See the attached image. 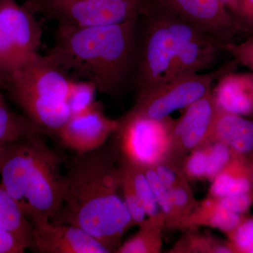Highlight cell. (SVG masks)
I'll return each instance as SVG.
<instances>
[{
	"instance_id": "obj_1",
	"label": "cell",
	"mask_w": 253,
	"mask_h": 253,
	"mask_svg": "<svg viewBox=\"0 0 253 253\" xmlns=\"http://www.w3.org/2000/svg\"><path fill=\"white\" fill-rule=\"evenodd\" d=\"M121 176V155L112 136L99 149L76 154L66 166L62 206L50 221L78 226L116 252L134 226L119 195Z\"/></svg>"
},
{
	"instance_id": "obj_2",
	"label": "cell",
	"mask_w": 253,
	"mask_h": 253,
	"mask_svg": "<svg viewBox=\"0 0 253 253\" xmlns=\"http://www.w3.org/2000/svg\"><path fill=\"white\" fill-rule=\"evenodd\" d=\"M140 18L97 27L58 28L46 55L70 78L91 82L99 92L118 96L134 77Z\"/></svg>"
},
{
	"instance_id": "obj_3",
	"label": "cell",
	"mask_w": 253,
	"mask_h": 253,
	"mask_svg": "<svg viewBox=\"0 0 253 253\" xmlns=\"http://www.w3.org/2000/svg\"><path fill=\"white\" fill-rule=\"evenodd\" d=\"M44 136L0 144L1 183L33 225L57 214L66 186L62 156Z\"/></svg>"
},
{
	"instance_id": "obj_4",
	"label": "cell",
	"mask_w": 253,
	"mask_h": 253,
	"mask_svg": "<svg viewBox=\"0 0 253 253\" xmlns=\"http://www.w3.org/2000/svg\"><path fill=\"white\" fill-rule=\"evenodd\" d=\"M23 6L58 28L73 29L117 24L140 18L149 0H25Z\"/></svg>"
},
{
	"instance_id": "obj_5",
	"label": "cell",
	"mask_w": 253,
	"mask_h": 253,
	"mask_svg": "<svg viewBox=\"0 0 253 253\" xmlns=\"http://www.w3.org/2000/svg\"><path fill=\"white\" fill-rule=\"evenodd\" d=\"M174 120L151 119L126 112L118 118L113 139L121 159L141 168L154 167L169 154Z\"/></svg>"
},
{
	"instance_id": "obj_6",
	"label": "cell",
	"mask_w": 253,
	"mask_h": 253,
	"mask_svg": "<svg viewBox=\"0 0 253 253\" xmlns=\"http://www.w3.org/2000/svg\"><path fill=\"white\" fill-rule=\"evenodd\" d=\"M235 60L214 71L195 73L174 78L161 85L137 94L135 104L128 112L151 119L168 117L177 110L184 109L209 92L214 82L234 71Z\"/></svg>"
},
{
	"instance_id": "obj_7",
	"label": "cell",
	"mask_w": 253,
	"mask_h": 253,
	"mask_svg": "<svg viewBox=\"0 0 253 253\" xmlns=\"http://www.w3.org/2000/svg\"><path fill=\"white\" fill-rule=\"evenodd\" d=\"M176 54L168 14L152 16L141 28L134 80L137 94L167 83Z\"/></svg>"
},
{
	"instance_id": "obj_8",
	"label": "cell",
	"mask_w": 253,
	"mask_h": 253,
	"mask_svg": "<svg viewBox=\"0 0 253 253\" xmlns=\"http://www.w3.org/2000/svg\"><path fill=\"white\" fill-rule=\"evenodd\" d=\"M42 35L35 14L23 4L0 0V61L7 75L38 53Z\"/></svg>"
},
{
	"instance_id": "obj_9",
	"label": "cell",
	"mask_w": 253,
	"mask_h": 253,
	"mask_svg": "<svg viewBox=\"0 0 253 253\" xmlns=\"http://www.w3.org/2000/svg\"><path fill=\"white\" fill-rule=\"evenodd\" d=\"M71 79L46 55L37 53L8 75L3 87L11 99L29 96L66 101Z\"/></svg>"
},
{
	"instance_id": "obj_10",
	"label": "cell",
	"mask_w": 253,
	"mask_h": 253,
	"mask_svg": "<svg viewBox=\"0 0 253 253\" xmlns=\"http://www.w3.org/2000/svg\"><path fill=\"white\" fill-rule=\"evenodd\" d=\"M162 9L212 37L221 45L241 31L235 16L220 0H156Z\"/></svg>"
},
{
	"instance_id": "obj_11",
	"label": "cell",
	"mask_w": 253,
	"mask_h": 253,
	"mask_svg": "<svg viewBox=\"0 0 253 253\" xmlns=\"http://www.w3.org/2000/svg\"><path fill=\"white\" fill-rule=\"evenodd\" d=\"M218 111L212 89L184 109L182 116L174 120L170 151L166 158L183 163L191 151L206 144Z\"/></svg>"
},
{
	"instance_id": "obj_12",
	"label": "cell",
	"mask_w": 253,
	"mask_h": 253,
	"mask_svg": "<svg viewBox=\"0 0 253 253\" xmlns=\"http://www.w3.org/2000/svg\"><path fill=\"white\" fill-rule=\"evenodd\" d=\"M118 125V119L106 116L101 103L96 101L85 112L71 116L56 136L66 149L84 154L104 146Z\"/></svg>"
},
{
	"instance_id": "obj_13",
	"label": "cell",
	"mask_w": 253,
	"mask_h": 253,
	"mask_svg": "<svg viewBox=\"0 0 253 253\" xmlns=\"http://www.w3.org/2000/svg\"><path fill=\"white\" fill-rule=\"evenodd\" d=\"M34 250L40 253H109L78 226L51 221L33 224Z\"/></svg>"
},
{
	"instance_id": "obj_14",
	"label": "cell",
	"mask_w": 253,
	"mask_h": 253,
	"mask_svg": "<svg viewBox=\"0 0 253 253\" xmlns=\"http://www.w3.org/2000/svg\"><path fill=\"white\" fill-rule=\"evenodd\" d=\"M221 49L217 40L203 32L198 33L178 47L168 81L211 68Z\"/></svg>"
},
{
	"instance_id": "obj_15",
	"label": "cell",
	"mask_w": 253,
	"mask_h": 253,
	"mask_svg": "<svg viewBox=\"0 0 253 253\" xmlns=\"http://www.w3.org/2000/svg\"><path fill=\"white\" fill-rule=\"evenodd\" d=\"M218 108L243 117L253 116V73L224 74L212 89Z\"/></svg>"
},
{
	"instance_id": "obj_16",
	"label": "cell",
	"mask_w": 253,
	"mask_h": 253,
	"mask_svg": "<svg viewBox=\"0 0 253 253\" xmlns=\"http://www.w3.org/2000/svg\"><path fill=\"white\" fill-rule=\"evenodd\" d=\"M214 141L225 143L234 154L251 157L253 153V121L219 109L207 143Z\"/></svg>"
},
{
	"instance_id": "obj_17",
	"label": "cell",
	"mask_w": 253,
	"mask_h": 253,
	"mask_svg": "<svg viewBox=\"0 0 253 253\" xmlns=\"http://www.w3.org/2000/svg\"><path fill=\"white\" fill-rule=\"evenodd\" d=\"M244 216L226 209L215 197L207 196L206 199L198 201L181 230H196L206 226L218 229L226 234L239 224Z\"/></svg>"
},
{
	"instance_id": "obj_18",
	"label": "cell",
	"mask_w": 253,
	"mask_h": 253,
	"mask_svg": "<svg viewBox=\"0 0 253 253\" xmlns=\"http://www.w3.org/2000/svg\"><path fill=\"white\" fill-rule=\"evenodd\" d=\"M251 158L242 155H233L229 163L211 181L212 184L208 196L222 197L252 189Z\"/></svg>"
},
{
	"instance_id": "obj_19",
	"label": "cell",
	"mask_w": 253,
	"mask_h": 253,
	"mask_svg": "<svg viewBox=\"0 0 253 253\" xmlns=\"http://www.w3.org/2000/svg\"><path fill=\"white\" fill-rule=\"evenodd\" d=\"M0 228L11 233L26 249L34 250L33 225L0 183Z\"/></svg>"
},
{
	"instance_id": "obj_20",
	"label": "cell",
	"mask_w": 253,
	"mask_h": 253,
	"mask_svg": "<svg viewBox=\"0 0 253 253\" xmlns=\"http://www.w3.org/2000/svg\"><path fill=\"white\" fill-rule=\"evenodd\" d=\"M164 221L146 218L139 231L116 250V253H159L163 246Z\"/></svg>"
},
{
	"instance_id": "obj_21",
	"label": "cell",
	"mask_w": 253,
	"mask_h": 253,
	"mask_svg": "<svg viewBox=\"0 0 253 253\" xmlns=\"http://www.w3.org/2000/svg\"><path fill=\"white\" fill-rule=\"evenodd\" d=\"M169 253H234L229 241L211 234L187 229Z\"/></svg>"
},
{
	"instance_id": "obj_22",
	"label": "cell",
	"mask_w": 253,
	"mask_h": 253,
	"mask_svg": "<svg viewBox=\"0 0 253 253\" xmlns=\"http://www.w3.org/2000/svg\"><path fill=\"white\" fill-rule=\"evenodd\" d=\"M39 133L44 134L24 115L18 114L10 109L7 103L0 106V144L25 139Z\"/></svg>"
},
{
	"instance_id": "obj_23",
	"label": "cell",
	"mask_w": 253,
	"mask_h": 253,
	"mask_svg": "<svg viewBox=\"0 0 253 253\" xmlns=\"http://www.w3.org/2000/svg\"><path fill=\"white\" fill-rule=\"evenodd\" d=\"M121 163L130 177L133 186L144 208L147 218L155 219V220L164 221L166 224L164 215L160 209L151 185L145 175L143 168L135 164L124 161L121 159Z\"/></svg>"
},
{
	"instance_id": "obj_24",
	"label": "cell",
	"mask_w": 253,
	"mask_h": 253,
	"mask_svg": "<svg viewBox=\"0 0 253 253\" xmlns=\"http://www.w3.org/2000/svg\"><path fill=\"white\" fill-rule=\"evenodd\" d=\"M142 168L154 192L160 209L164 215L165 220H166L165 228L172 229V230H176V229L180 230V225L176 215L175 206L173 203L172 196L169 190L163 184L154 168Z\"/></svg>"
},
{
	"instance_id": "obj_25",
	"label": "cell",
	"mask_w": 253,
	"mask_h": 253,
	"mask_svg": "<svg viewBox=\"0 0 253 253\" xmlns=\"http://www.w3.org/2000/svg\"><path fill=\"white\" fill-rule=\"evenodd\" d=\"M97 91L96 86L91 82L72 78L66 100L71 116L90 109L96 102L95 96Z\"/></svg>"
},
{
	"instance_id": "obj_26",
	"label": "cell",
	"mask_w": 253,
	"mask_h": 253,
	"mask_svg": "<svg viewBox=\"0 0 253 253\" xmlns=\"http://www.w3.org/2000/svg\"><path fill=\"white\" fill-rule=\"evenodd\" d=\"M204 146L206 150V179L212 181L234 154L228 145L221 141H211Z\"/></svg>"
},
{
	"instance_id": "obj_27",
	"label": "cell",
	"mask_w": 253,
	"mask_h": 253,
	"mask_svg": "<svg viewBox=\"0 0 253 253\" xmlns=\"http://www.w3.org/2000/svg\"><path fill=\"white\" fill-rule=\"evenodd\" d=\"M168 190L175 206L176 215L181 230L183 224L196 207L198 201L195 199L188 179L181 181Z\"/></svg>"
},
{
	"instance_id": "obj_28",
	"label": "cell",
	"mask_w": 253,
	"mask_h": 253,
	"mask_svg": "<svg viewBox=\"0 0 253 253\" xmlns=\"http://www.w3.org/2000/svg\"><path fill=\"white\" fill-rule=\"evenodd\" d=\"M121 191L126 208L130 214L134 226L140 225L146 219V213L136 194L129 174L123 167L121 163Z\"/></svg>"
},
{
	"instance_id": "obj_29",
	"label": "cell",
	"mask_w": 253,
	"mask_h": 253,
	"mask_svg": "<svg viewBox=\"0 0 253 253\" xmlns=\"http://www.w3.org/2000/svg\"><path fill=\"white\" fill-rule=\"evenodd\" d=\"M225 235L234 253H253V215H245Z\"/></svg>"
},
{
	"instance_id": "obj_30",
	"label": "cell",
	"mask_w": 253,
	"mask_h": 253,
	"mask_svg": "<svg viewBox=\"0 0 253 253\" xmlns=\"http://www.w3.org/2000/svg\"><path fill=\"white\" fill-rule=\"evenodd\" d=\"M183 169L189 181L206 179V150L204 145L193 150L186 156Z\"/></svg>"
},
{
	"instance_id": "obj_31",
	"label": "cell",
	"mask_w": 253,
	"mask_h": 253,
	"mask_svg": "<svg viewBox=\"0 0 253 253\" xmlns=\"http://www.w3.org/2000/svg\"><path fill=\"white\" fill-rule=\"evenodd\" d=\"M222 49L230 53L236 62L249 68L253 73V34L241 42L227 43L222 46Z\"/></svg>"
},
{
	"instance_id": "obj_32",
	"label": "cell",
	"mask_w": 253,
	"mask_h": 253,
	"mask_svg": "<svg viewBox=\"0 0 253 253\" xmlns=\"http://www.w3.org/2000/svg\"><path fill=\"white\" fill-rule=\"evenodd\" d=\"M223 207L236 214L246 215L253 205V190L240 194L215 197Z\"/></svg>"
},
{
	"instance_id": "obj_33",
	"label": "cell",
	"mask_w": 253,
	"mask_h": 253,
	"mask_svg": "<svg viewBox=\"0 0 253 253\" xmlns=\"http://www.w3.org/2000/svg\"><path fill=\"white\" fill-rule=\"evenodd\" d=\"M234 16L241 31L249 30L253 34V0H242Z\"/></svg>"
},
{
	"instance_id": "obj_34",
	"label": "cell",
	"mask_w": 253,
	"mask_h": 253,
	"mask_svg": "<svg viewBox=\"0 0 253 253\" xmlns=\"http://www.w3.org/2000/svg\"><path fill=\"white\" fill-rule=\"evenodd\" d=\"M26 250L11 233L0 228V253H24Z\"/></svg>"
},
{
	"instance_id": "obj_35",
	"label": "cell",
	"mask_w": 253,
	"mask_h": 253,
	"mask_svg": "<svg viewBox=\"0 0 253 253\" xmlns=\"http://www.w3.org/2000/svg\"><path fill=\"white\" fill-rule=\"evenodd\" d=\"M220 1L225 6L226 9L234 16L237 12L242 0H220Z\"/></svg>"
},
{
	"instance_id": "obj_36",
	"label": "cell",
	"mask_w": 253,
	"mask_h": 253,
	"mask_svg": "<svg viewBox=\"0 0 253 253\" xmlns=\"http://www.w3.org/2000/svg\"><path fill=\"white\" fill-rule=\"evenodd\" d=\"M7 73L5 71L2 63L0 61V83H4L5 80L7 78Z\"/></svg>"
},
{
	"instance_id": "obj_37",
	"label": "cell",
	"mask_w": 253,
	"mask_h": 253,
	"mask_svg": "<svg viewBox=\"0 0 253 253\" xmlns=\"http://www.w3.org/2000/svg\"><path fill=\"white\" fill-rule=\"evenodd\" d=\"M250 167H251V185H252V189L253 190V156H251V158Z\"/></svg>"
}]
</instances>
